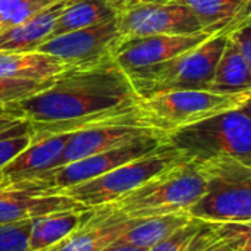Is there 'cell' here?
I'll use <instances>...</instances> for the list:
<instances>
[{
    "label": "cell",
    "instance_id": "9a60e30c",
    "mask_svg": "<svg viewBox=\"0 0 251 251\" xmlns=\"http://www.w3.org/2000/svg\"><path fill=\"white\" fill-rule=\"evenodd\" d=\"M72 132L32 138L31 144L0 169V181L6 184L24 181L56 168Z\"/></svg>",
    "mask_w": 251,
    "mask_h": 251
},
{
    "label": "cell",
    "instance_id": "f1b7e54d",
    "mask_svg": "<svg viewBox=\"0 0 251 251\" xmlns=\"http://www.w3.org/2000/svg\"><path fill=\"white\" fill-rule=\"evenodd\" d=\"M228 41L251 65V19H247L226 31Z\"/></svg>",
    "mask_w": 251,
    "mask_h": 251
},
{
    "label": "cell",
    "instance_id": "7c38bea8",
    "mask_svg": "<svg viewBox=\"0 0 251 251\" xmlns=\"http://www.w3.org/2000/svg\"><path fill=\"white\" fill-rule=\"evenodd\" d=\"M222 32V31H221ZM216 31H200L181 35H151L122 43L113 54L118 66L126 74H135L171 60L209 40Z\"/></svg>",
    "mask_w": 251,
    "mask_h": 251
},
{
    "label": "cell",
    "instance_id": "f546056e",
    "mask_svg": "<svg viewBox=\"0 0 251 251\" xmlns=\"http://www.w3.org/2000/svg\"><path fill=\"white\" fill-rule=\"evenodd\" d=\"M172 0H109L110 6L113 7V10L118 15H122L134 7L143 6V4H153V3H168Z\"/></svg>",
    "mask_w": 251,
    "mask_h": 251
},
{
    "label": "cell",
    "instance_id": "603a6c76",
    "mask_svg": "<svg viewBox=\"0 0 251 251\" xmlns=\"http://www.w3.org/2000/svg\"><path fill=\"white\" fill-rule=\"evenodd\" d=\"M191 216L187 213H175L166 216L134 219V222L125 229V232L116 240L124 244H129L143 250H149L157 243L163 241L181 226L188 224Z\"/></svg>",
    "mask_w": 251,
    "mask_h": 251
},
{
    "label": "cell",
    "instance_id": "2e32d148",
    "mask_svg": "<svg viewBox=\"0 0 251 251\" xmlns=\"http://www.w3.org/2000/svg\"><path fill=\"white\" fill-rule=\"evenodd\" d=\"M65 3L66 0H59L21 24L0 28V51H35L50 38Z\"/></svg>",
    "mask_w": 251,
    "mask_h": 251
},
{
    "label": "cell",
    "instance_id": "cb8c5ba5",
    "mask_svg": "<svg viewBox=\"0 0 251 251\" xmlns=\"http://www.w3.org/2000/svg\"><path fill=\"white\" fill-rule=\"evenodd\" d=\"M59 0H0V28L21 24Z\"/></svg>",
    "mask_w": 251,
    "mask_h": 251
},
{
    "label": "cell",
    "instance_id": "d6986e66",
    "mask_svg": "<svg viewBox=\"0 0 251 251\" xmlns=\"http://www.w3.org/2000/svg\"><path fill=\"white\" fill-rule=\"evenodd\" d=\"M235 225L237 224L209 222L191 218L188 224L146 251H201L219 238L228 235Z\"/></svg>",
    "mask_w": 251,
    "mask_h": 251
},
{
    "label": "cell",
    "instance_id": "83f0119b",
    "mask_svg": "<svg viewBox=\"0 0 251 251\" xmlns=\"http://www.w3.org/2000/svg\"><path fill=\"white\" fill-rule=\"evenodd\" d=\"M201 251H251V224H237L228 235Z\"/></svg>",
    "mask_w": 251,
    "mask_h": 251
},
{
    "label": "cell",
    "instance_id": "4dcf8cb0",
    "mask_svg": "<svg viewBox=\"0 0 251 251\" xmlns=\"http://www.w3.org/2000/svg\"><path fill=\"white\" fill-rule=\"evenodd\" d=\"M24 119L21 118H15V116H0V135L10 131L12 128H15L16 125H19Z\"/></svg>",
    "mask_w": 251,
    "mask_h": 251
},
{
    "label": "cell",
    "instance_id": "4316f807",
    "mask_svg": "<svg viewBox=\"0 0 251 251\" xmlns=\"http://www.w3.org/2000/svg\"><path fill=\"white\" fill-rule=\"evenodd\" d=\"M31 224L32 219L0 224V251H29Z\"/></svg>",
    "mask_w": 251,
    "mask_h": 251
},
{
    "label": "cell",
    "instance_id": "1f68e13d",
    "mask_svg": "<svg viewBox=\"0 0 251 251\" xmlns=\"http://www.w3.org/2000/svg\"><path fill=\"white\" fill-rule=\"evenodd\" d=\"M100 251H146L143 249H138V247H134V246H129V244H124V243H119V241H113L112 244H109L107 247H104L103 250Z\"/></svg>",
    "mask_w": 251,
    "mask_h": 251
},
{
    "label": "cell",
    "instance_id": "52a82bcc",
    "mask_svg": "<svg viewBox=\"0 0 251 251\" xmlns=\"http://www.w3.org/2000/svg\"><path fill=\"white\" fill-rule=\"evenodd\" d=\"M165 143L163 134H150L118 146L115 149L91 154L88 157L57 166L32 178L7 184L15 188L35 193H62L65 188L94 179L124 163L153 153Z\"/></svg>",
    "mask_w": 251,
    "mask_h": 251
},
{
    "label": "cell",
    "instance_id": "8fae6325",
    "mask_svg": "<svg viewBox=\"0 0 251 251\" xmlns=\"http://www.w3.org/2000/svg\"><path fill=\"white\" fill-rule=\"evenodd\" d=\"M156 132L157 131L144 125L135 107L132 112L124 116L99 122L84 129L72 132L56 168L88 157L91 154H97V153L115 149L118 146H122L140 137L156 134Z\"/></svg>",
    "mask_w": 251,
    "mask_h": 251
},
{
    "label": "cell",
    "instance_id": "d6a6232c",
    "mask_svg": "<svg viewBox=\"0 0 251 251\" xmlns=\"http://www.w3.org/2000/svg\"><path fill=\"white\" fill-rule=\"evenodd\" d=\"M0 116H15L19 118L13 104H0Z\"/></svg>",
    "mask_w": 251,
    "mask_h": 251
},
{
    "label": "cell",
    "instance_id": "30bf717a",
    "mask_svg": "<svg viewBox=\"0 0 251 251\" xmlns=\"http://www.w3.org/2000/svg\"><path fill=\"white\" fill-rule=\"evenodd\" d=\"M116 24L121 37L119 46L125 41L143 37L181 35L204 31L197 16L176 0L134 7L118 15Z\"/></svg>",
    "mask_w": 251,
    "mask_h": 251
},
{
    "label": "cell",
    "instance_id": "ac0fdd59",
    "mask_svg": "<svg viewBox=\"0 0 251 251\" xmlns=\"http://www.w3.org/2000/svg\"><path fill=\"white\" fill-rule=\"evenodd\" d=\"M66 69L59 59L41 51H0V76L44 81Z\"/></svg>",
    "mask_w": 251,
    "mask_h": 251
},
{
    "label": "cell",
    "instance_id": "d4e9b609",
    "mask_svg": "<svg viewBox=\"0 0 251 251\" xmlns=\"http://www.w3.org/2000/svg\"><path fill=\"white\" fill-rule=\"evenodd\" d=\"M51 82L53 78L44 81H32L0 76V104H13L22 99L31 97L50 87Z\"/></svg>",
    "mask_w": 251,
    "mask_h": 251
},
{
    "label": "cell",
    "instance_id": "4fadbf2b",
    "mask_svg": "<svg viewBox=\"0 0 251 251\" xmlns=\"http://www.w3.org/2000/svg\"><path fill=\"white\" fill-rule=\"evenodd\" d=\"M132 222L110 206L96 207L84 225L44 251H100L116 241Z\"/></svg>",
    "mask_w": 251,
    "mask_h": 251
},
{
    "label": "cell",
    "instance_id": "7402d4cb",
    "mask_svg": "<svg viewBox=\"0 0 251 251\" xmlns=\"http://www.w3.org/2000/svg\"><path fill=\"white\" fill-rule=\"evenodd\" d=\"M209 91L219 94L251 91V65L229 41L218 60Z\"/></svg>",
    "mask_w": 251,
    "mask_h": 251
},
{
    "label": "cell",
    "instance_id": "44dd1931",
    "mask_svg": "<svg viewBox=\"0 0 251 251\" xmlns=\"http://www.w3.org/2000/svg\"><path fill=\"white\" fill-rule=\"evenodd\" d=\"M116 19L109 0H66L50 37L101 25Z\"/></svg>",
    "mask_w": 251,
    "mask_h": 251
},
{
    "label": "cell",
    "instance_id": "836d02e7",
    "mask_svg": "<svg viewBox=\"0 0 251 251\" xmlns=\"http://www.w3.org/2000/svg\"><path fill=\"white\" fill-rule=\"evenodd\" d=\"M0 182H1V181H0Z\"/></svg>",
    "mask_w": 251,
    "mask_h": 251
},
{
    "label": "cell",
    "instance_id": "484cf974",
    "mask_svg": "<svg viewBox=\"0 0 251 251\" xmlns=\"http://www.w3.org/2000/svg\"><path fill=\"white\" fill-rule=\"evenodd\" d=\"M32 141L29 124L22 121L10 131L0 135V169L24 151Z\"/></svg>",
    "mask_w": 251,
    "mask_h": 251
},
{
    "label": "cell",
    "instance_id": "ffe728a7",
    "mask_svg": "<svg viewBox=\"0 0 251 251\" xmlns=\"http://www.w3.org/2000/svg\"><path fill=\"white\" fill-rule=\"evenodd\" d=\"M185 4L204 29L228 31L251 19V0H176Z\"/></svg>",
    "mask_w": 251,
    "mask_h": 251
},
{
    "label": "cell",
    "instance_id": "7a4b0ae2",
    "mask_svg": "<svg viewBox=\"0 0 251 251\" xmlns=\"http://www.w3.org/2000/svg\"><path fill=\"white\" fill-rule=\"evenodd\" d=\"M251 101L243 106L178 128L165 143L185 162L204 163L237 159L251 166Z\"/></svg>",
    "mask_w": 251,
    "mask_h": 251
},
{
    "label": "cell",
    "instance_id": "e0dca14e",
    "mask_svg": "<svg viewBox=\"0 0 251 251\" xmlns=\"http://www.w3.org/2000/svg\"><path fill=\"white\" fill-rule=\"evenodd\" d=\"M93 213L94 209L82 206L34 218L31 224L28 250L44 251L56 246L81 225H84Z\"/></svg>",
    "mask_w": 251,
    "mask_h": 251
},
{
    "label": "cell",
    "instance_id": "5bb4252c",
    "mask_svg": "<svg viewBox=\"0 0 251 251\" xmlns=\"http://www.w3.org/2000/svg\"><path fill=\"white\" fill-rule=\"evenodd\" d=\"M76 207L82 206L62 193H35L0 182V224L28 221Z\"/></svg>",
    "mask_w": 251,
    "mask_h": 251
},
{
    "label": "cell",
    "instance_id": "8992f818",
    "mask_svg": "<svg viewBox=\"0 0 251 251\" xmlns=\"http://www.w3.org/2000/svg\"><path fill=\"white\" fill-rule=\"evenodd\" d=\"M251 100V91L219 94L209 90H179L140 99L138 115L144 125L166 135L178 128L237 109Z\"/></svg>",
    "mask_w": 251,
    "mask_h": 251
},
{
    "label": "cell",
    "instance_id": "ba28073f",
    "mask_svg": "<svg viewBox=\"0 0 251 251\" xmlns=\"http://www.w3.org/2000/svg\"><path fill=\"white\" fill-rule=\"evenodd\" d=\"M179 162L182 157L163 143L153 153L124 163L94 179L65 188L62 194L88 209L107 206Z\"/></svg>",
    "mask_w": 251,
    "mask_h": 251
},
{
    "label": "cell",
    "instance_id": "6da1fadb",
    "mask_svg": "<svg viewBox=\"0 0 251 251\" xmlns=\"http://www.w3.org/2000/svg\"><path fill=\"white\" fill-rule=\"evenodd\" d=\"M140 101L113 57L56 75L46 90L13 103L32 138L75 132L132 112Z\"/></svg>",
    "mask_w": 251,
    "mask_h": 251
},
{
    "label": "cell",
    "instance_id": "3957f363",
    "mask_svg": "<svg viewBox=\"0 0 251 251\" xmlns=\"http://www.w3.org/2000/svg\"><path fill=\"white\" fill-rule=\"evenodd\" d=\"M204 190L199 165L182 160L107 206L128 219L187 213Z\"/></svg>",
    "mask_w": 251,
    "mask_h": 251
},
{
    "label": "cell",
    "instance_id": "277c9868",
    "mask_svg": "<svg viewBox=\"0 0 251 251\" xmlns=\"http://www.w3.org/2000/svg\"><path fill=\"white\" fill-rule=\"evenodd\" d=\"M199 165L204 194L187 215L200 221L251 224V166L237 159H216Z\"/></svg>",
    "mask_w": 251,
    "mask_h": 251
},
{
    "label": "cell",
    "instance_id": "9c48e42d",
    "mask_svg": "<svg viewBox=\"0 0 251 251\" xmlns=\"http://www.w3.org/2000/svg\"><path fill=\"white\" fill-rule=\"evenodd\" d=\"M119 43V29L116 19H113L101 25L50 37L35 51L53 56L71 69L96 65L113 57Z\"/></svg>",
    "mask_w": 251,
    "mask_h": 251
},
{
    "label": "cell",
    "instance_id": "5b68a950",
    "mask_svg": "<svg viewBox=\"0 0 251 251\" xmlns=\"http://www.w3.org/2000/svg\"><path fill=\"white\" fill-rule=\"evenodd\" d=\"M226 41V31L218 32L171 60L128 75L135 93L146 99L166 91L209 90Z\"/></svg>",
    "mask_w": 251,
    "mask_h": 251
}]
</instances>
